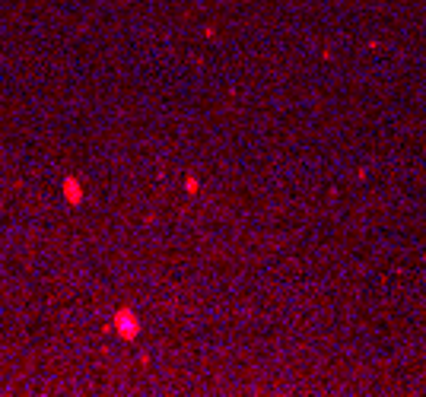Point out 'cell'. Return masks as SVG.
<instances>
[{
	"label": "cell",
	"instance_id": "cell-1",
	"mask_svg": "<svg viewBox=\"0 0 426 397\" xmlns=\"http://www.w3.org/2000/svg\"><path fill=\"white\" fill-rule=\"evenodd\" d=\"M64 194H67V200H73V203H80L83 200V191H80V185L73 178H67L64 181Z\"/></svg>",
	"mask_w": 426,
	"mask_h": 397
}]
</instances>
